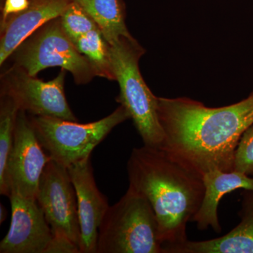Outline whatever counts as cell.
Returning a JSON list of instances; mask_svg holds the SVG:
<instances>
[{
  "label": "cell",
  "mask_w": 253,
  "mask_h": 253,
  "mask_svg": "<svg viewBox=\"0 0 253 253\" xmlns=\"http://www.w3.org/2000/svg\"><path fill=\"white\" fill-rule=\"evenodd\" d=\"M203 179L206 189L204 200L191 222H196L199 230L211 227L219 234L221 228L218 218V206L221 198L239 189L253 191V177L235 171L214 169L206 173Z\"/></svg>",
  "instance_id": "14"
},
{
  "label": "cell",
  "mask_w": 253,
  "mask_h": 253,
  "mask_svg": "<svg viewBox=\"0 0 253 253\" xmlns=\"http://www.w3.org/2000/svg\"><path fill=\"white\" fill-rule=\"evenodd\" d=\"M17 104L7 95L0 98V179L4 175L6 164L14 142Z\"/></svg>",
  "instance_id": "17"
},
{
  "label": "cell",
  "mask_w": 253,
  "mask_h": 253,
  "mask_svg": "<svg viewBox=\"0 0 253 253\" xmlns=\"http://www.w3.org/2000/svg\"><path fill=\"white\" fill-rule=\"evenodd\" d=\"M73 43L89 61L96 76L116 81L110 44L99 28L86 33Z\"/></svg>",
  "instance_id": "16"
},
{
  "label": "cell",
  "mask_w": 253,
  "mask_h": 253,
  "mask_svg": "<svg viewBox=\"0 0 253 253\" xmlns=\"http://www.w3.org/2000/svg\"><path fill=\"white\" fill-rule=\"evenodd\" d=\"M3 1H4V0H1V3H2Z\"/></svg>",
  "instance_id": "22"
},
{
  "label": "cell",
  "mask_w": 253,
  "mask_h": 253,
  "mask_svg": "<svg viewBox=\"0 0 253 253\" xmlns=\"http://www.w3.org/2000/svg\"><path fill=\"white\" fill-rule=\"evenodd\" d=\"M97 253H163L154 210L131 186L105 214L99 228Z\"/></svg>",
  "instance_id": "4"
},
{
  "label": "cell",
  "mask_w": 253,
  "mask_h": 253,
  "mask_svg": "<svg viewBox=\"0 0 253 253\" xmlns=\"http://www.w3.org/2000/svg\"><path fill=\"white\" fill-rule=\"evenodd\" d=\"M67 169L77 196L81 253H97L99 228L110 206L107 199L96 186L90 157Z\"/></svg>",
  "instance_id": "11"
},
{
  "label": "cell",
  "mask_w": 253,
  "mask_h": 253,
  "mask_svg": "<svg viewBox=\"0 0 253 253\" xmlns=\"http://www.w3.org/2000/svg\"><path fill=\"white\" fill-rule=\"evenodd\" d=\"M234 171L253 176V125L245 131L237 145Z\"/></svg>",
  "instance_id": "19"
},
{
  "label": "cell",
  "mask_w": 253,
  "mask_h": 253,
  "mask_svg": "<svg viewBox=\"0 0 253 253\" xmlns=\"http://www.w3.org/2000/svg\"><path fill=\"white\" fill-rule=\"evenodd\" d=\"M94 20L109 44L122 36H131L126 28L122 0H76Z\"/></svg>",
  "instance_id": "15"
},
{
  "label": "cell",
  "mask_w": 253,
  "mask_h": 253,
  "mask_svg": "<svg viewBox=\"0 0 253 253\" xmlns=\"http://www.w3.org/2000/svg\"><path fill=\"white\" fill-rule=\"evenodd\" d=\"M131 119L124 106L99 121L79 123L49 116H32L38 140L51 160L68 168L91 156L113 128Z\"/></svg>",
  "instance_id": "5"
},
{
  "label": "cell",
  "mask_w": 253,
  "mask_h": 253,
  "mask_svg": "<svg viewBox=\"0 0 253 253\" xmlns=\"http://www.w3.org/2000/svg\"><path fill=\"white\" fill-rule=\"evenodd\" d=\"M60 20L63 31L73 42L86 33L99 28L94 20L76 0L60 16Z\"/></svg>",
  "instance_id": "18"
},
{
  "label": "cell",
  "mask_w": 253,
  "mask_h": 253,
  "mask_svg": "<svg viewBox=\"0 0 253 253\" xmlns=\"http://www.w3.org/2000/svg\"><path fill=\"white\" fill-rule=\"evenodd\" d=\"M116 81L120 87L116 101L126 108L144 145L161 148L165 134L160 123L158 97L153 94L139 70L145 50L132 36H122L110 44Z\"/></svg>",
  "instance_id": "3"
},
{
  "label": "cell",
  "mask_w": 253,
  "mask_h": 253,
  "mask_svg": "<svg viewBox=\"0 0 253 253\" xmlns=\"http://www.w3.org/2000/svg\"><path fill=\"white\" fill-rule=\"evenodd\" d=\"M30 0H4L1 3L0 26L9 18L23 12L29 6Z\"/></svg>",
  "instance_id": "20"
},
{
  "label": "cell",
  "mask_w": 253,
  "mask_h": 253,
  "mask_svg": "<svg viewBox=\"0 0 253 253\" xmlns=\"http://www.w3.org/2000/svg\"><path fill=\"white\" fill-rule=\"evenodd\" d=\"M26 113H18L14 142L4 175L0 179V194L9 197L16 193L36 199L42 174L51 158L38 140Z\"/></svg>",
  "instance_id": "7"
},
{
  "label": "cell",
  "mask_w": 253,
  "mask_h": 253,
  "mask_svg": "<svg viewBox=\"0 0 253 253\" xmlns=\"http://www.w3.org/2000/svg\"><path fill=\"white\" fill-rule=\"evenodd\" d=\"M241 222L225 235L202 241H190L170 248L166 253H253V191L242 193Z\"/></svg>",
  "instance_id": "13"
},
{
  "label": "cell",
  "mask_w": 253,
  "mask_h": 253,
  "mask_svg": "<svg viewBox=\"0 0 253 253\" xmlns=\"http://www.w3.org/2000/svg\"><path fill=\"white\" fill-rule=\"evenodd\" d=\"M8 212L2 204L0 205V224H2L7 217Z\"/></svg>",
  "instance_id": "21"
},
{
  "label": "cell",
  "mask_w": 253,
  "mask_h": 253,
  "mask_svg": "<svg viewBox=\"0 0 253 253\" xmlns=\"http://www.w3.org/2000/svg\"><path fill=\"white\" fill-rule=\"evenodd\" d=\"M75 0H30L23 12L0 26V66L11 57L20 44L51 20L60 17Z\"/></svg>",
  "instance_id": "12"
},
{
  "label": "cell",
  "mask_w": 253,
  "mask_h": 253,
  "mask_svg": "<svg viewBox=\"0 0 253 253\" xmlns=\"http://www.w3.org/2000/svg\"><path fill=\"white\" fill-rule=\"evenodd\" d=\"M129 186L154 210L163 253L187 241L186 225L201 208L203 176L162 148H134L126 163Z\"/></svg>",
  "instance_id": "2"
},
{
  "label": "cell",
  "mask_w": 253,
  "mask_h": 253,
  "mask_svg": "<svg viewBox=\"0 0 253 253\" xmlns=\"http://www.w3.org/2000/svg\"><path fill=\"white\" fill-rule=\"evenodd\" d=\"M9 231L0 243L1 253H46L52 230L36 199L11 193Z\"/></svg>",
  "instance_id": "10"
},
{
  "label": "cell",
  "mask_w": 253,
  "mask_h": 253,
  "mask_svg": "<svg viewBox=\"0 0 253 253\" xmlns=\"http://www.w3.org/2000/svg\"><path fill=\"white\" fill-rule=\"evenodd\" d=\"M162 149L201 175L214 169L234 171L241 136L253 125V90L248 97L211 108L186 97H158Z\"/></svg>",
  "instance_id": "1"
},
{
  "label": "cell",
  "mask_w": 253,
  "mask_h": 253,
  "mask_svg": "<svg viewBox=\"0 0 253 253\" xmlns=\"http://www.w3.org/2000/svg\"><path fill=\"white\" fill-rule=\"evenodd\" d=\"M66 70L54 79L44 82L21 68L11 66L1 76V94L9 96L19 111L33 116H49L78 121L66 100L64 84Z\"/></svg>",
  "instance_id": "8"
},
{
  "label": "cell",
  "mask_w": 253,
  "mask_h": 253,
  "mask_svg": "<svg viewBox=\"0 0 253 253\" xmlns=\"http://www.w3.org/2000/svg\"><path fill=\"white\" fill-rule=\"evenodd\" d=\"M10 58H12L13 66L31 76L56 66L71 73L78 84H86L96 76L89 61L63 31L60 17L37 30Z\"/></svg>",
  "instance_id": "6"
},
{
  "label": "cell",
  "mask_w": 253,
  "mask_h": 253,
  "mask_svg": "<svg viewBox=\"0 0 253 253\" xmlns=\"http://www.w3.org/2000/svg\"><path fill=\"white\" fill-rule=\"evenodd\" d=\"M36 200L54 237L71 241L81 251L77 196L67 168L50 160L42 174Z\"/></svg>",
  "instance_id": "9"
}]
</instances>
